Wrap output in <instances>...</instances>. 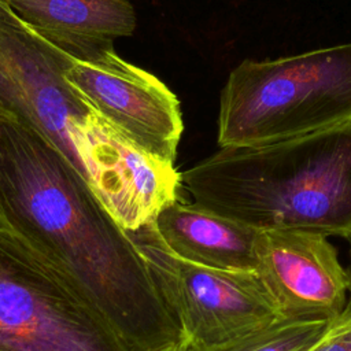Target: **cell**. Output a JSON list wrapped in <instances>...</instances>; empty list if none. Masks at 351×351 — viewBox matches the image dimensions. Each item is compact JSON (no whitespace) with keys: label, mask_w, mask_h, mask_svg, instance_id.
Wrapping results in <instances>:
<instances>
[{"label":"cell","mask_w":351,"mask_h":351,"mask_svg":"<svg viewBox=\"0 0 351 351\" xmlns=\"http://www.w3.org/2000/svg\"><path fill=\"white\" fill-rule=\"evenodd\" d=\"M165 351H193V350L189 346H186L185 343H180V344L173 346V347H170V348H167Z\"/></svg>","instance_id":"cell-15"},{"label":"cell","mask_w":351,"mask_h":351,"mask_svg":"<svg viewBox=\"0 0 351 351\" xmlns=\"http://www.w3.org/2000/svg\"><path fill=\"white\" fill-rule=\"evenodd\" d=\"M351 121V43L243 60L219 99L218 145H265Z\"/></svg>","instance_id":"cell-3"},{"label":"cell","mask_w":351,"mask_h":351,"mask_svg":"<svg viewBox=\"0 0 351 351\" xmlns=\"http://www.w3.org/2000/svg\"><path fill=\"white\" fill-rule=\"evenodd\" d=\"M0 228L52 266L129 351H165L182 343L128 232L53 144L4 115H0Z\"/></svg>","instance_id":"cell-1"},{"label":"cell","mask_w":351,"mask_h":351,"mask_svg":"<svg viewBox=\"0 0 351 351\" xmlns=\"http://www.w3.org/2000/svg\"><path fill=\"white\" fill-rule=\"evenodd\" d=\"M141 252L182 343L213 351L280 319L255 273L199 266L174 256L152 222L126 230Z\"/></svg>","instance_id":"cell-5"},{"label":"cell","mask_w":351,"mask_h":351,"mask_svg":"<svg viewBox=\"0 0 351 351\" xmlns=\"http://www.w3.org/2000/svg\"><path fill=\"white\" fill-rule=\"evenodd\" d=\"M348 240V244H350V259H348V266L346 267V274H347V278H348V293H350V299L348 302L351 303V232L350 234L346 237Z\"/></svg>","instance_id":"cell-14"},{"label":"cell","mask_w":351,"mask_h":351,"mask_svg":"<svg viewBox=\"0 0 351 351\" xmlns=\"http://www.w3.org/2000/svg\"><path fill=\"white\" fill-rule=\"evenodd\" d=\"M255 259V274L280 319L330 322L344 311L348 278L326 236L263 230L256 237Z\"/></svg>","instance_id":"cell-9"},{"label":"cell","mask_w":351,"mask_h":351,"mask_svg":"<svg viewBox=\"0 0 351 351\" xmlns=\"http://www.w3.org/2000/svg\"><path fill=\"white\" fill-rule=\"evenodd\" d=\"M82 174L96 197L125 230H136L178 200L174 163L145 152L96 111L70 129Z\"/></svg>","instance_id":"cell-7"},{"label":"cell","mask_w":351,"mask_h":351,"mask_svg":"<svg viewBox=\"0 0 351 351\" xmlns=\"http://www.w3.org/2000/svg\"><path fill=\"white\" fill-rule=\"evenodd\" d=\"M75 62L36 34L0 0V115L40 133L84 177L70 129L95 110L67 80Z\"/></svg>","instance_id":"cell-6"},{"label":"cell","mask_w":351,"mask_h":351,"mask_svg":"<svg viewBox=\"0 0 351 351\" xmlns=\"http://www.w3.org/2000/svg\"><path fill=\"white\" fill-rule=\"evenodd\" d=\"M0 351H129L52 266L0 228Z\"/></svg>","instance_id":"cell-4"},{"label":"cell","mask_w":351,"mask_h":351,"mask_svg":"<svg viewBox=\"0 0 351 351\" xmlns=\"http://www.w3.org/2000/svg\"><path fill=\"white\" fill-rule=\"evenodd\" d=\"M328 324L277 319L213 351H304L322 335Z\"/></svg>","instance_id":"cell-12"},{"label":"cell","mask_w":351,"mask_h":351,"mask_svg":"<svg viewBox=\"0 0 351 351\" xmlns=\"http://www.w3.org/2000/svg\"><path fill=\"white\" fill-rule=\"evenodd\" d=\"M193 203L258 232H351V121L265 145L221 147L181 173Z\"/></svg>","instance_id":"cell-2"},{"label":"cell","mask_w":351,"mask_h":351,"mask_svg":"<svg viewBox=\"0 0 351 351\" xmlns=\"http://www.w3.org/2000/svg\"><path fill=\"white\" fill-rule=\"evenodd\" d=\"M69 82L90 107L152 156L174 163L184 123L176 95L154 74L112 49L75 62Z\"/></svg>","instance_id":"cell-8"},{"label":"cell","mask_w":351,"mask_h":351,"mask_svg":"<svg viewBox=\"0 0 351 351\" xmlns=\"http://www.w3.org/2000/svg\"><path fill=\"white\" fill-rule=\"evenodd\" d=\"M162 244L178 259L213 269L255 273L258 230L195 203L178 200L152 221Z\"/></svg>","instance_id":"cell-11"},{"label":"cell","mask_w":351,"mask_h":351,"mask_svg":"<svg viewBox=\"0 0 351 351\" xmlns=\"http://www.w3.org/2000/svg\"><path fill=\"white\" fill-rule=\"evenodd\" d=\"M36 34L77 62H92L132 36L136 12L130 0H3Z\"/></svg>","instance_id":"cell-10"},{"label":"cell","mask_w":351,"mask_h":351,"mask_svg":"<svg viewBox=\"0 0 351 351\" xmlns=\"http://www.w3.org/2000/svg\"><path fill=\"white\" fill-rule=\"evenodd\" d=\"M304 351H351V303Z\"/></svg>","instance_id":"cell-13"}]
</instances>
